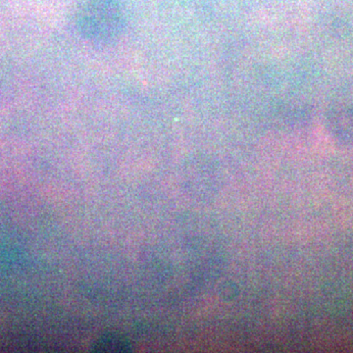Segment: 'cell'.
Listing matches in <instances>:
<instances>
[{"label":"cell","instance_id":"1","mask_svg":"<svg viewBox=\"0 0 353 353\" xmlns=\"http://www.w3.org/2000/svg\"><path fill=\"white\" fill-rule=\"evenodd\" d=\"M76 25L88 41L109 43L124 31V9L119 0H83L77 11Z\"/></svg>","mask_w":353,"mask_h":353}]
</instances>
